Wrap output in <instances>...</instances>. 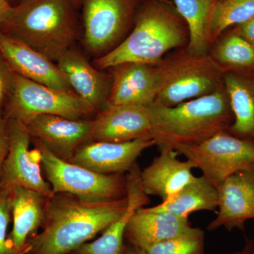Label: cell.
Instances as JSON below:
<instances>
[{
    "label": "cell",
    "mask_w": 254,
    "mask_h": 254,
    "mask_svg": "<svg viewBox=\"0 0 254 254\" xmlns=\"http://www.w3.org/2000/svg\"><path fill=\"white\" fill-rule=\"evenodd\" d=\"M218 190V215L207 229L213 231L224 227L228 231H245L247 222L254 220V166L227 177Z\"/></svg>",
    "instance_id": "obj_11"
},
{
    "label": "cell",
    "mask_w": 254,
    "mask_h": 254,
    "mask_svg": "<svg viewBox=\"0 0 254 254\" xmlns=\"http://www.w3.org/2000/svg\"><path fill=\"white\" fill-rule=\"evenodd\" d=\"M141 170L138 164H135L126 174L128 203L123 216L111 224L96 240L83 244L67 254H129L130 249L125 244L127 223L138 209L150 203L149 197L142 187Z\"/></svg>",
    "instance_id": "obj_17"
},
{
    "label": "cell",
    "mask_w": 254,
    "mask_h": 254,
    "mask_svg": "<svg viewBox=\"0 0 254 254\" xmlns=\"http://www.w3.org/2000/svg\"><path fill=\"white\" fill-rule=\"evenodd\" d=\"M191 226L189 217L166 212L138 209L127 223L125 240L132 248L145 251L152 246L180 235Z\"/></svg>",
    "instance_id": "obj_19"
},
{
    "label": "cell",
    "mask_w": 254,
    "mask_h": 254,
    "mask_svg": "<svg viewBox=\"0 0 254 254\" xmlns=\"http://www.w3.org/2000/svg\"><path fill=\"white\" fill-rule=\"evenodd\" d=\"M232 28L254 48V16L245 22L240 23Z\"/></svg>",
    "instance_id": "obj_31"
},
{
    "label": "cell",
    "mask_w": 254,
    "mask_h": 254,
    "mask_svg": "<svg viewBox=\"0 0 254 254\" xmlns=\"http://www.w3.org/2000/svg\"><path fill=\"white\" fill-rule=\"evenodd\" d=\"M82 1L86 46L92 53L104 55L131 28L141 4V0Z\"/></svg>",
    "instance_id": "obj_9"
},
{
    "label": "cell",
    "mask_w": 254,
    "mask_h": 254,
    "mask_svg": "<svg viewBox=\"0 0 254 254\" xmlns=\"http://www.w3.org/2000/svg\"><path fill=\"white\" fill-rule=\"evenodd\" d=\"M254 16V0H217L210 27V43L229 28Z\"/></svg>",
    "instance_id": "obj_26"
},
{
    "label": "cell",
    "mask_w": 254,
    "mask_h": 254,
    "mask_svg": "<svg viewBox=\"0 0 254 254\" xmlns=\"http://www.w3.org/2000/svg\"><path fill=\"white\" fill-rule=\"evenodd\" d=\"M0 55L12 72L55 89L73 91L53 61L14 37L0 32Z\"/></svg>",
    "instance_id": "obj_13"
},
{
    "label": "cell",
    "mask_w": 254,
    "mask_h": 254,
    "mask_svg": "<svg viewBox=\"0 0 254 254\" xmlns=\"http://www.w3.org/2000/svg\"><path fill=\"white\" fill-rule=\"evenodd\" d=\"M129 254H145L144 251L136 250L134 248L130 249Z\"/></svg>",
    "instance_id": "obj_34"
},
{
    "label": "cell",
    "mask_w": 254,
    "mask_h": 254,
    "mask_svg": "<svg viewBox=\"0 0 254 254\" xmlns=\"http://www.w3.org/2000/svg\"><path fill=\"white\" fill-rule=\"evenodd\" d=\"M190 31L187 50L195 55L208 54L211 47L210 27L217 0H171Z\"/></svg>",
    "instance_id": "obj_25"
},
{
    "label": "cell",
    "mask_w": 254,
    "mask_h": 254,
    "mask_svg": "<svg viewBox=\"0 0 254 254\" xmlns=\"http://www.w3.org/2000/svg\"><path fill=\"white\" fill-rule=\"evenodd\" d=\"M153 146V139L124 143L90 141L80 146L68 162L104 175L125 174L145 149Z\"/></svg>",
    "instance_id": "obj_15"
},
{
    "label": "cell",
    "mask_w": 254,
    "mask_h": 254,
    "mask_svg": "<svg viewBox=\"0 0 254 254\" xmlns=\"http://www.w3.org/2000/svg\"><path fill=\"white\" fill-rule=\"evenodd\" d=\"M75 93L94 108L106 106L112 86L111 75L92 66L77 51L67 50L57 62Z\"/></svg>",
    "instance_id": "obj_20"
},
{
    "label": "cell",
    "mask_w": 254,
    "mask_h": 254,
    "mask_svg": "<svg viewBox=\"0 0 254 254\" xmlns=\"http://www.w3.org/2000/svg\"><path fill=\"white\" fill-rule=\"evenodd\" d=\"M9 150L0 185L7 188L24 187L53 196L54 192L43 176L41 154L38 148L30 150L31 136L24 124L7 120Z\"/></svg>",
    "instance_id": "obj_10"
},
{
    "label": "cell",
    "mask_w": 254,
    "mask_h": 254,
    "mask_svg": "<svg viewBox=\"0 0 254 254\" xmlns=\"http://www.w3.org/2000/svg\"><path fill=\"white\" fill-rule=\"evenodd\" d=\"M208 55L223 73L254 76V48L232 27L212 45Z\"/></svg>",
    "instance_id": "obj_24"
},
{
    "label": "cell",
    "mask_w": 254,
    "mask_h": 254,
    "mask_svg": "<svg viewBox=\"0 0 254 254\" xmlns=\"http://www.w3.org/2000/svg\"><path fill=\"white\" fill-rule=\"evenodd\" d=\"M159 86L153 105L174 107L224 88V73L208 54L172 51L156 65Z\"/></svg>",
    "instance_id": "obj_5"
},
{
    "label": "cell",
    "mask_w": 254,
    "mask_h": 254,
    "mask_svg": "<svg viewBox=\"0 0 254 254\" xmlns=\"http://www.w3.org/2000/svg\"><path fill=\"white\" fill-rule=\"evenodd\" d=\"M8 1H10V0H8Z\"/></svg>",
    "instance_id": "obj_35"
},
{
    "label": "cell",
    "mask_w": 254,
    "mask_h": 254,
    "mask_svg": "<svg viewBox=\"0 0 254 254\" xmlns=\"http://www.w3.org/2000/svg\"><path fill=\"white\" fill-rule=\"evenodd\" d=\"M141 171L142 187L147 195L168 199L194 179L193 165L178 158L175 150H163Z\"/></svg>",
    "instance_id": "obj_18"
},
{
    "label": "cell",
    "mask_w": 254,
    "mask_h": 254,
    "mask_svg": "<svg viewBox=\"0 0 254 254\" xmlns=\"http://www.w3.org/2000/svg\"><path fill=\"white\" fill-rule=\"evenodd\" d=\"M219 205V193L216 187L203 176L195 177L168 199L160 204L145 208L151 212H166L180 217H189L200 210L216 211Z\"/></svg>",
    "instance_id": "obj_23"
},
{
    "label": "cell",
    "mask_w": 254,
    "mask_h": 254,
    "mask_svg": "<svg viewBox=\"0 0 254 254\" xmlns=\"http://www.w3.org/2000/svg\"><path fill=\"white\" fill-rule=\"evenodd\" d=\"M35 143L41 152L42 171L54 193H70L89 201H108L127 196L125 174L95 173L58 158L40 142Z\"/></svg>",
    "instance_id": "obj_6"
},
{
    "label": "cell",
    "mask_w": 254,
    "mask_h": 254,
    "mask_svg": "<svg viewBox=\"0 0 254 254\" xmlns=\"http://www.w3.org/2000/svg\"><path fill=\"white\" fill-rule=\"evenodd\" d=\"M152 139L160 151L196 144L228 131L234 117L228 95L222 89L174 107L148 106Z\"/></svg>",
    "instance_id": "obj_3"
},
{
    "label": "cell",
    "mask_w": 254,
    "mask_h": 254,
    "mask_svg": "<svg viewBox=\"0 0 254 254\" xmlns=\"http://www.w3.org/2000/svg\"><path fill=\"white\" fill-rule=\"evenodd\" d=\"M133 24L126 39L95 60L97 67L127 63L157 65L170 52L188 46V26L171 0H143Z\"/></svg>",
    "instance_id": "obj_2"
},
{
    "label": "cell",
    "mask_w": 254,
    "mask_h": 254,
    "mask_svg": "<svg viewBox=\"0 0 254 254\" xmlns=\"http://www.w3.org/2000/svg\"><path fill=\"white\" fill-rule=\"evenodd\" d=\"M145 254H204L205 233L190 226L180 235L152 246Z\"/></svg>",
    "instance_id": "obj_27"
},
{
    "label": "cell",
    "mask_w": 254,
    "mask_h": 254,
    "mask_svg": "<svg viewBox=\"0 0 254 254\" xmlns=\"http://www.w3.org/2000/svg\"><path fill=\"white\" fill-rule=\"evenodd\" d=\"M26 126L31 138L66 161H69L80 146L92 141V120L43 115L33 119Z\"/></svg>",
    "instance_id": "obj_14"
},
{
    "label": "cell",
    "mask_w": 254,
    "mask_h": 254,
    "mask_svg": "<svg viewBox=\"0 0 254 254\" xmlns=\"http://www.w3.org/2000/svg\"><path fill=\"white\" fill-rule=\"evenodd\" d=\"M9 150L7 120L5 118L2 110L0 111V183L4 168L5 160Z\"/></svg>",
    "instance_id": "obj_30"
},
{
    "label": "cell",
    "mask_w": 254,
    "mask_h": 254,
    "mask_svg": "<svg viewBox=\"0 0 254 254\" xmlns=\"http://www.w3.org/2000/svg\"><path fill=\"white\" fill-rule=\"evenodd\" d=\"M48 197L24 187L11 189L12 230L8 241L14 254H22L28 241L41 227Z\"/></svg>",
    "instance_id": "obj_21"
},
{
    "label": "cell",
    "mask_w": 254,
    "mask_h": 254,
    "mask_svg": "<svg viewBox=\"0 0 254 254\" xmlns=\"http://www.w3.org/2000/svg\"><path fill=\"white\" fill-rule=\"evenodd\" d=\"M72 0H22L11 6L1 32L52 61L71 49L76 38Z\"/></svg>",
    "instance_id": "obj_4"
},
{
    "label": "cell",
    "mask_w": 254,
    "mask_h": 254,
    "mask_svg": "<svg viewBox=\"0 0 254 254\" xmlns=\"http://www.w3.org/2000/svg\"><path fill=\"white\" fill-rule=\"evenodd\" d=\"M11 189L0 185V254H14L7 234L11 220Z\"/></svg>",
    "instance_id": "obj_28"
},
{
    "label": "cell",
    "mask_w": 254,
    "mask_h": 254,
    "mask_svg": "<svg viewBox=\"0 0 254 254\" xmlns=\"http://www.w3.org/2000/svg\"><path fill=\"white\" fill-rule=\"evenodd\" d=\"M225 254H254V239L246 237L245 247L242 250Z\"/></svg>",
    "instance_id": "obj_33"
},
{
    "label": "cell",
    "mask_w": 254,
    "mask_h": 254,
    "mask_svg": "<svg viewBox=\"0 0 254 254\" xmlns=\"http://www.w3.org/2000/svg\"><path fill=\"white\" fill-rule=\"evenodd\" d=\"M112 86L107 105H135L148 107L158 94L156 65L127 63L111 68Z\"/></svg>",
    "instance_id": "obj_16"
},
{
    "label": "cell",
    "mask_w": 254,
    "mask_h": 254,
    "mask_svg": "<svg viewBox=\"0 0 254 254\" xmlns=\"http://www.w3.org/2000/svg\"><path fill=\"white\" fill-rule=\"evenodd\" d=\"M128 196L89 201L66 193L48 198L41 232L26 244L22 254H67L89 242L123 216Z\"/></svg>",
    "instance_id": "obj_1"
},
{
    "label": "cell",
    "mask_w": 254,
    "mask_h": 254,
    "mask_svg": "<svg viewBox=\"0 0 254 254\" xmlns=\"http://www.w3.org/2000/svg\"><path fill=\"white\" fill-rule=\"evenodd\" d=\"M95 110L74 91L55 89L13 72L12 87L3 114L6 120H18L26 125L39 115L83 120Z\"/></svg>",
    "instance_id": "obj_7"
},
{
    "label": "cell",
    "mask_w": 254,
    "mask_h": 254,
    "mask_svg": "<svg viewBox=\"0 0 254 254\" xmlns=\"http://www.w3.org/2000/svg\"><path fill=\"white\" fill-rule=\"evenodd\" d=\"M137 139H152L148 107L107 105L92 120V141L124 143Z\"/></svg>",
    "instance_id": "obj_12"
},
{
    "label": "cell",
    "mask_w": 254,
    "mask_h": 254,
    "mask_svg": "<svg viewBox=\"0 0 254 254\" xmlns=\"http://www.w3.org/2000/svg\"><path fill=\"white\" fill-rule=\"evenodd\" d=\"M13 72L0 55V111L12 87Z\"/></svg>",
    "instance_id": "obj_29"
},
{
    "label": "cell",
    "mask_w": 254,
    "mask_h": 254,
    "mask_svg": "<svg viewBox=\"0 0 254 254\" xmlns=\"http://www.w3.org/2000/svg\"><path fill=\"white\" fill-rule=\"evenodd\" d=\"M11 6L8 0H0V32L2 30L8 16H9Z\"/></svg>",
    "instance_id": "obj_32"
},
{
    "label": "cell",
    "mask_w": 254,
    "mask_h": 254,
    "mask_svg": "<svg viewBox=\"0 0 254 254\" xmlns=\"http://www.w3.org/2000/svg\"><path fill=\"white\" fill-rule=\"evenodd\" d=\"M223 80L234 117L228 132L254 143V76L225 72Z\"/></svg>",
    "instance_id": "obj_22"
},
{
    "label": "cell",
    "mask_w": 254,
    "mask_h": 254,
    "mask_svg": "<svg viewBox=\"0 0 254 254\" xmlns=\"http://www.w3.org/2000/svg\"><path fill=\"white\" fill-rule=\"evenodd\" d=\"M199 169L202 176L218 188L227 177L254 166V143L222 131L196 144L182 145L175 149Z\"/></svg>",
    "instance_id": "obj_8"
}]
</instances>
